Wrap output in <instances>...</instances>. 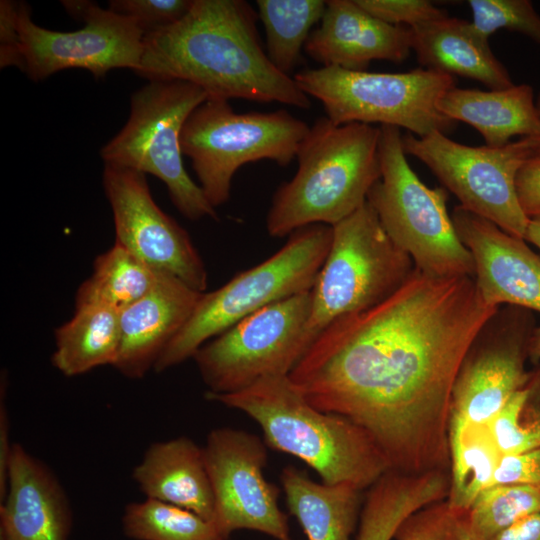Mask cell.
I'll return each instance as SVG.
<instances>
[{"label": "cell", "mask_w": 540, "mask_h": 540, "mask_svg": "<svg viewBox=\"0 0 540 540\" xmlns=\"http://www.w3.org/2000/svg\"><path fill=\"white\" fill-rule=\"evenodd\" d=\"M287 507L307 540H351L360 503V489L311 480L294 466L281 473Z\"/></svg>", "instance_id": "cb8c5ba5"}, {"label": "cell", "mask_w": 540, "mask_h": 540, "mask_svg": "<svg viewBox=\"0 0 540 540\" xmlns=\"http://www.w3.org/2000/svg\"><path fill=\"white\" fill-rule=\"evenodd\" d=\"M439 111L455 122L474 127L486 145L501 147L514 136H540V116L530 85L500 90L453 87L438 101Z\"/></svg>", "instance_id": "603a6c76"}, {"label": "cell", "mask_w": 540, "mask_h": 540, "mask_svg": "<svg viewBox=\"0 0 540 540\" xmlns=\"http://www.w3.org/2000/svg\"><path fill=\"white\" fill-rule=\"evenodd\" d=\"M472 24L486 39L505 29L519 32L540 45V15L530 0H469Z\"/></svg>", "instance_id": "d6a6232c"}, {"label": "cell", "mask_w": 540, "mask_h": 540, "mask_svg": "<svg viewBox=\"0 0 540 540\" xmlns=\"http://www.w3.org/2000/svg\"><path fill=\"white\" fill-rule=\"evenodd\" d=\"M159 272L114 242L95 258L91 276L76 292L75 304L99 303L121 312L154 288Z\"/></svg>", "instance_id": "484cf974"}, {"label": "cell", "mask_w": 540, "mask_h": 540, "mask_svg": "<svg viewBox=\"0 0 540 540\" xmlns=\"http://www.w3.org/2000/svg\"><path fill=\"white\" fill-rule=\"evenodd\" d=\"M518 201L528 218L540 216V147L524 161L516 177Z\"/></svg>", "instance_id": "74e56055"}, {"label": "cell", "mask_w": 540, "mask_h": 540, "mask_svg": "<svg viewBox=\"0 0 540 540\" xmlns=\"http://www.w3.org/2000/svg\"><path fill=\"white\" fill-rule=\"evenodd\" d=\"M379 128L381 176L367 202L384 231L420 272L434 277H473V258L448 213L446 189L428 187L412 170L398 127Z\"/></svg>", "instance_id": "8992f818"}, {"label": "cell", "mask_w": 540, "mask_h": 540, "mask_svg": "<svg viewBox=\"0 0 540 540\" xmlns=\"http://www.w3.org/2000/svg\"><path fill=\"white\" fill-rule=\"evenodd\" d=\"M309 129L284 109L236 113L229 100L208 98L185 121L180 144L198 185L216 209L229 200L233 176L241 166L259 160L288 166Z\"/></svg>", "instance_id": "30bf717a"}, {"label": "cell", "mask_w": 540, "mask_h": 540, "mask_svg": "<svg viewBox=\"0 0 540 540\" xmlns=\"http://www.w3.org/2000/svg\"><path fill=\"white\" fill-rule=\"evenodd\" d=\"M133 480L148 499L172 504L213 521L214 495L203 447L180 436L151 444Z\"/></svg>", "instance_id": "44dd1931"}, {"label": "cell", "mask_w": 540, "mask_h": 540, "mask_svg": "<svg viewBox=\"0 0 540 540\" xmlns=\"http://www.w3.org/2000/svg\"><path fill=\"white\" fill-rule=\"evenodd\" d=\"M494 540H540V513L520 520Z\"/></svg>", "instance_id": "ab89813d"}, {"label": "cell", "mask_w": 540, "mask_h": 540, "mask_svg": "<svg viewBox=\"0 0 540 540\" xmlns=\"http://www.w3.org/2000/svg\"><path fill=\"white\" fill-rule=\"evenodd\" d=\"M257 17L243 0H193L180 21L144 36L136 74L148 81L190 82L208 98L309 109V96L293 76L270 62L260 43Z\"/></svg>", "instance_id": "7a4b0ae2"}, {"label": "cell", "mask_w": 540, "mask_h": 540, "mask_svg": "<svg viewBox=\"0 0 540 540\" xmlns=\"http://www.w3.org/2000/svg\"><path fill=\"white\" fill-rule=\"evenodd\" d=\"M529 357L540 360V325L536 326L532 333L529 342Z\"/></svg>", "instance_id": "b9f144b4"}, {"label": "cell", "mask_w": 540, "mask_h": 540, "mask_svg": "<svg viewBox=\"0 0 540 540\" xmlns=\"http://www.w3.org/2000/svg\"><path fill=\"white\" fill-rule=\"evenodd\" d=\"M266 37V54L273 66L290 76L299 63L315 24L326 9L324 0H257Z\"/></svg>", "instance_id": "83f0119b"}, {"label": "cell", "mask_w": 540, "mask_h": 540, "mask_svg": "<svg viewBox=\"0 0 540 540\" xmlns=\"http://www.w3.org/2000/svg\"><path fill=\"white\" fill-rule=\"evenodd\" d=\"M497 484L540 486V447L519 454L501 455L492 481V485Z\"/></svg>", "instance_id": "d590c367"}, {"label": "cell", "mask_w": 540, "mask_h": 540, "mask_svg": "<svg viewBox=\"0 0 540 540\" xmlns=\"http://www.w3.org/2000/svg\"><path fill=\"white\" fill-rule=\"evenodd\" d=\"M533 311L502 305L474 337L456 376L449 424L489 426L528 382L525 369L536 327Z\"/></svg>", "instance_id": "5bb4252c"}, {"label": "cell", "mask_w": 540, "mask_h": 540, "mask_svg": "<svg viewBox=\"0 0 540 540\" xmlns=\"http://www.w3.org/2000/svg\"><path fill=\"white\" fill-rule=\"evenodd\" d=\"M393 540H479L468 511L447 502L425 506L408 516L397 528Z\"/></svg>", "instance_id": "1f68e13d"}, {"label": "cell", "mask_w": 540, "mask_h": 540, "mask_svg": "<svg viewBox=\"0 0 540 540\" xmlns=\"http://www.w3.org/2000/svg\"><path fill=\"white\" fill-rule=\"evenodd\" d=\"M214 495V519L229 535L241 529L292 540L286 514L278 504L279 489L264 476L265 441L244 430L213 429L203 446Z\"/></svg>", "instance_id": "9a60e30c"}, {"label": "cell", "mask_w": 540, "mask_h": 540, "mask_svg": "<svg viewBox=\"0 0 540 540\" xmlns=\"http://www.w3.org/2000/svg\"><path fill=\"white\" fill-rule=\"evenodd\" d=\"M489 429L501 455L540 447V365L530 372L527 384L512 395Z\"/></svg>", "instance_id": "4dcf8cb0"}, {"label": "cell", "mask_w": 540, "mask_h": 540, "mask_svg": "<svg viewBox=\"0 0 540 540\" xmlns=\"http://www.w3.org/2000/svg\"><path fill=\"white\" fill-rule=\"evenodd\" d=\"M6 383L5 380L3 388V383L1 382L0 400V501L4 499L7 491L9 462L14 444L9 439V418L5 400Z\"/></svg>", "instance_id": "f35d334b"}, {"label": "cell", "mask_w": 540, "mask_h": 540, "mask_svg": "<svg viewBox=\"0 0 540 540\" xmlns=\"http://www.w3.org/2000/svg\"><path fill=\"white\" fill-rule=\"evenodd\" d=\"M540 513V486L497 484L484 489L468 510L479 540H494L520 520Z\"/></svg>", "instance_id": "f546056e"}, {"label": "cell", "mask_w": 540, "mask_h": 540, "mask_svg": "<svg viewBox=\"0 0 540 540\" xmlns=\"http://www.w3.org/2000/svg\"><path fill=\"white\" fill-rule=\"evenodd\" d=\"M299 88L318 99L335 125L359 122L402 127L424 137L447 134L457 122L443 115L438 101L455 87L453 76L425 68L403 73L304 69L293 76Z\"/></svg>", "instance_id": "9c48e42d"}, {"label": "cell", "mask_w": 540, "mask_h": 540, "mask_svg": "<svg viewBox=\"0 0 540 540\" xmlns=\"http://www.w3.org/2000/svg\"><path fill=\"white\" fill-rule=\"evenodd\" d=\"M19 2H0V67L15 66L24 71L23 45L18 25Z\"/></svg>", "instance_id": "8d00e7d4"}, {"label": "cell", "mask_w": 540, "mask_h": 540, "mask_svg": "<svg viewBox=\"0 0 540 540\" xmlns=\"http://www.w3.org/2000/svg\"><path fill=\"white\" fill-rule=\"evenodd\" d=\"M533 138H534V141L537 144V146L540 147V136L533 137Z\"/></svg>", "instance_id": "ee69618b"}, {"label": "cell", "mask_w": 540, "mask_h": 540, "mask_svg": "<svg viewBox=\"0 0 540 540\" xmlns=\"http://www.w3.org/2000/svg\"><path fill=\"white\" fill-rule=\"evenodd\" d=\"M193 0H111L109 9L131 20L145 35L180 21Z\"/></svg>", "instance_id": "836d02e7"}, {"label": "cell", "mask_w": 540, "mask_h": 540, "mask_svg": "<svg viewBox=\"0 0 540 540\" xmlns=\"http://www.w3.org/2000/svg\"><path fill=\"white\" fill-rule=\"evenodd\" d=\"M535 103H536L537 111H538L539 116H540V93H539V95L537 96V98H536V100H535Z\"/></svg>", "instance_id": "7bdbcfd3"}, {"label": "cell", "mask_w": 540, "mask_h": 540, "mask_svg": "<svg viewBox=\"0 0 540 540\" xmlns=\"http://www.w3.org/2000/svg\"><path fill=\"white\" fill-rule=\"evenodd\" d=\"M122 529L134 540H228L214 521L148 498L126 505Z\"/></svg>", "instance_id": "f1b7e54d"}, {"label": "cell", "mask_w": 540, "mask_h": 540, "mask_svg": "<svg viewBox=\"0 0 540 540\" xmlns=\"http://www.w3.org/2000/svg\"><path fill=\"white\" fill-rule=\"evenodd\" d=\"M414 270L411 257L391 241L366 201L332 226L331 246L311 289L308 346L333 321L390 297Z\"/></svg>", "instance_id": "ba28073f"}, {"label": "cell", "mask_w": 540, "mask_h": 540, "mask_svg": "<svg viewBox=\"0 0 540 540\" xmlns=\"http://www.w3.org/2000/svg\"><path fill=\"white\" fill-rule=\"evenodd\" d=\"M205 397L245 413L260 426L267 446L298 458L323 483L362 490L391 470L361 427L313 407L289 375L268 376L234 393L206 392Z\"/></svg>", "instance_id": "3957f363"}, {"label": "cell", "mask_w": 540, "mask_h": 540, "mask_svg": "<svg viewBox=\"0 0 540 540\" xmlns=\"http://www.w3.org/2000/svg\"><path fill=\"white\" fill-rule=\"evenodd\" d=\"M0 503V540H68L72 512L60 481L19 443L12 447Z\"/></svg>", "instance_id": "d6986e66"}, {"label": "cell", "mask_w": 540, "mask_h": 540, "mask_svg": "<svg viewBox=\"0 0 540 540\" xmlns=\"http://www.w3.org/2000/svg\"><path fill=\"white\" fill-rule=\"evenodd\" d=\"M412 50L411 29L368 13L356 0H329L304 51L325 67L365 71L371 61L403 62Z\"/></svg>", "instance_id": "ac0fdd59"}, {"label": "cell", "mask_w": 540, "mask_h": 540, "mask_svg": "<svg viewBox=\"0 0 540 540\" xmlns=\"http://www.w3.org/2000/svg\"><path fill=\"white\" fill-rule=\"evenodd\" d=\"M451 481L447 503L468 511L477 496L492 485L501 454L489 426L449 424Z\"/></svg>", "instance_id": "4316f807"}, {"label": "cell", "mask_w": 540, "mask_h": 540, "mask_svg": "<svg viewBox=\"0 0 540 540\" xmlns=\"http://www.w3.org/2000/svg\"><path fill=\"white\" fill-rule=\"evenodd\" d=\"M451 218L474 262V281L486 303L540 313V255L522 238L460 205Z\"/></svg>", "instance_id": "e0dca14e"}, {"label": "cell", "mask_w": 540, "mask_h": 540, "mask_svg": "<svg viewBox=\"0 0 540 540\" xmlns=\"http://www.w3.org/2000/svg\"><path fill=\"white\" fill-rule=\"evenodd\" d=\"M208 99L199 86L181 80H155L131 95L124 127L100 150L104 164L151 174L167 187L187 219H217L216 209L183 164L180 136L185 121Z\"/></svg>", "instance_id": "52a82bcc"}, {"label": "cell", "mask_w": 540, "mask_h": 540, "mask_svg": "<svg viewBox=\"0 0 540 540\" xmlns=\"http://www.w3.org/2000/svg\"><path fill=\"white\" fill-rule=\"evenodd\" d=\"M412 50L419 64L500 90L514 85L506 67L493 54L489 40L471 21L449 16L410 28Z\"/></svg>", "instance_id": "7402d4cb"}, {"label": "cell", "mask_w": 540, "mask_h": 540, "mask_svg": "<svg viewBox=\"0 0 540 540\" xmlns=\"http://www.w3.org/2000/svg\"><path fill=\"white\" fill-rule=\"evenodd\" d=\"M524 240L540 250V216L529 218Z\"/></svg>", "instance_id": "60d3db41"}, {"label": "cell", "mask_w": 540, "mask_h": 540, "mask_svg": "<svg viewBox=\"0 0 540 540\" xmlns=\"http://www.w3.org/2000/svg\"><path fill=\"white\" fill-rule=\"evenodd\" d=\"M371 15L391 24L415 27L448 16L427 0H356Z\"/></svg>", "instance_id": "e575fe53"}, {"label": "cell", "mask_w": 540, "mask_h": 540, "mask_svg": "<svg viewBox=\"0 0 540 540\" xmlns=\"http://www.w3.org/2000/svg\"><path fill=\"white\" fill-rule=\"evenodd\" d=\"M102 184L110 203L115 241L158 271L204 292L205 264L188 232L153 200L146 175L104 164Z\"/></svg>", "instance_id": "2e32d148"}, {"label": "cell", "mask_w": 540, "mask_h": 540, "mask_svg": "<svg viewBox=\"0 0 540 540\" xmlns=\"http://www.w3.org/2000/svg\"><path fill=\"white\" fill-rule=\"evenodd\" d=\"M380 128L315 120L299 145L298 168L273 195L266 217L271 237L313 224L334 226L358 210L381 176Z\"/></svg>", "instance_id": "277c9868"}, {"label": "cell", "mask_w": 540, "mask_h": 540, "mask_svg": "<svg viewBox=\"0 0 540 540\" xmlns=\"http://www.w3.org/2000/svg\"><path fill=\"white\" fill-rule=\"evenodd\" d=\"M497 309L473 277H434L415 268L381 303L326 327L289 377L313 407L361 427L391 470L428 469L449 449L462 361Z\"/></svg>", "instance_id": "6da1fadb"}, {"label": "cell", "mask_w": 540, "mask_h": 540, "mask_svg": "<svg viewBox=\"0 0 540 540\" xmlns=\"http://www.w3.org/2000/svg\"><path fill=\"white\" fill-rule=\"evenodd\" d=\"M203 292L160 271L154 288L120 312V347L114 368L130 379L143 378L186 323Z\"/></svg>", "instance_id": "ffe728a7"}, {"label": "cell", "mask_w": 540, "mask_h": 540, "mask_svg": "<svg viewBox=\"0 0 540 540\" xmlns=\"http://www.w3.org/2000/svg\"><path fill=\"white\" fill-rule=\"evenodd\" d=\"M66 12L82 20L76 31L59 32L33 22L27 3L19 2L18 25L23 45L24 71L41 81L65 69H85L96 78L110 70L138 71L144 34L128 18L86 0L61 1Z\"/></svg>", "instance_id": "4fadbf2b"}, {"label": "cell", "mask_w": 540, "mask_h": 540, "mask_svg": "<svg viewBox=\"0 0 540 540\" xmlns=\"http://www.w3.org/2000/svg\"><path fill=\"white\" fill-rule=\"evenodd\" d=\"M405 154L422 161L463 208L524 239L529 218L518 201L516 177L536 146L530 137L501 147L468 146L435 131L402 135Z\"/></svg>", "instance_id": "7c38bea8"}, {"label": "cell", "mask_w": 540, "mask_h": 540, "mask_svg": "<svg viewBox=\"0 0 540 540\" xmlns=\"http://www.w3.org/2000/svg\"><path fill=\"white\" fill-rule=\"evenodd\" d=\"M120 339L119 311L99 303L75 304L71 319L55 330L52 365L67 377L114 366Z\"/></svg>", "instance_id": "d4e9b609"}, {"label": "cell", "mask_w": 540, "mask_h": 540, "mask_svg": "<svg viewBox=\"0 0 540 540\" xmlns=\"http://www.w3.org/2000/svg\"><path fill=\"white\" fill-rule=\"evenodd\" d=\"M310 309L311 290L264 307L201 346L193 359L207 393H234L289 375L309 349Z\"/></svg>", "instance_id": "8fae6325"}, {"label": "cell", "mask_w": 540, "mask_h": 540, "mask_svg": "<svg viewBox=\"0 0 540 540\" xmlns=\"http://www.w3.org/2000/svg\"><path fill=\"white\" fill-rule=\"evenodd\" d=\"M289 236L285 245L262 263L238 273L212 292H203L153 370L160 373L193 358L201 346L240 320L310 291L328 255L332 226L313 224Z\"/></svg>", "instance_id": "5b68a950"}]
</instances>
